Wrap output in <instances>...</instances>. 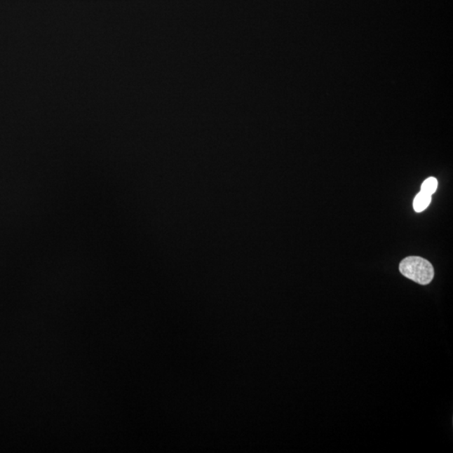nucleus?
<instances>
[{
	"instance_id": "f257e3e1",
	"label": "nucleus",
	"mask_w": 453,
	"mask_h": 453,
	"mask_svg": "<svg viewBox=\"0 0 453 453\" xmlns=\"http://www.w3.org/2000/svg\"><path fill=\"white\" fill-rule=\"evenodd\" d=\"M400 271L408 279L420 285H428L434 278V269L428 260L410 256L400 264Z\"/></svg>"
},
{
	"instance_id": "f03ea898",
	"label": "nucleus",
	"mask_w": 453,
	"mask_h": 453,
	"mask_svg": "<svg viewBox=\"0 0 453 453\" xmlns=\"http://www.w3.org/2000/svg\"><path fill=\"white\" fill-rule=\"evenodd\" d=\"M431 202V196L420 191L414 199V210L417 212H421L429 206Z\"/></svg>"
},
{
	"instance_id": "7ed1b4c3",
	"label": "nucleus",
	"mask_w": 453,
	"mask_h": 453,
	"mask_svg": "<svg viewBox=\"0 0 453 453\" xmlns=\"http://www.w3.org/2000/svg\"><path fill=\"white\" fill-rule=\"evenodd\" d=\"M438 182L434 177L427 178L426 180L422 183L421 191L425 192L428 195H433L437 191Z\"/></svg>"
}]
</instances>
